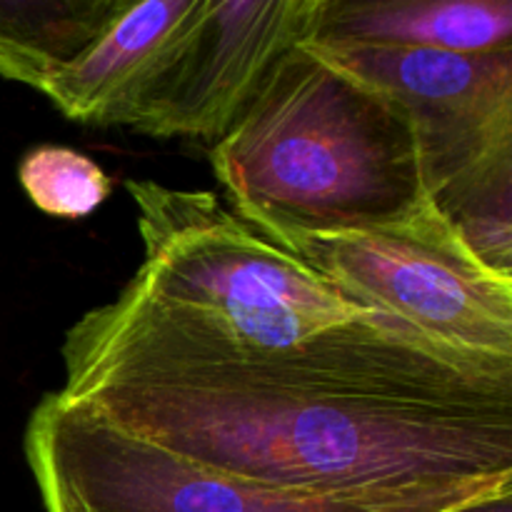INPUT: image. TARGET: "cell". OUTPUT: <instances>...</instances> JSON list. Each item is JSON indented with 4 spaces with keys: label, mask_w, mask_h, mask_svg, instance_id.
I'll use <instances>...</instances> for the list:
<instances>
[{
    "label": "cell",
    "mask_w": 512,
    "mask_h": 512,
    "mask_svg": "<svg viewBox=\"0 0 512 512\" xmlns=\"http://www.w3.org/2000/svg\"><path fill=\"white\" fill-rule=\"evenodd\" d=\"M60 393L173 453L288 493L445 512L512 490V398L198 343L115 298L63 343Z\"/></svg>",
    "instance_id": "cell-1"
},
{
    "label": "cell",
    "mask_w": 512,
    "mask_h": 512,
    "mask_svg": "<svg viewBox=\"0 0 512 512\" xmlns=\"http://www.w3.org/2000/svg\"><path fill=\"white\" fill-rule=\"evenodd\" d=\"M210 165L235 215L270 240L393 228L430 203L408 110L300 43L255 85Z\"/></svg>",
    "instance_id": "cell-2"
},
{
    "label": "cell",
    "mask_w": 512,
    "mask_h": 512,
    "mask_svg": "<svg viewBox=\"0 0 512 512\" xmlns=\"http://www.w3.org/2000/svg\"><path fill=\"white\" fill-rule=\"evenodd\" d=\"M125 190L143 240L128 288L190 333L240 353L300 355L358 330L403 325L355 303L210 190L155 180H128Z\"/></svg>",
    "instance_id": "cell-3"
},
{
    "label": "cell",
    "mask_w": 512,
    "mask_h": 512,
    "mask_svg": "<svg viewBox=\"0 0 512 512\" xmlns=\"http://www.w3.org/2000/svg\"><path fill=\"white\" fill-rule=\"evenodd\" d=\"M25 458L45 512H383L223 473L60 390L30 413Z\"/></svg>",
    "instance_id": "cell-4"
},
{
    "label": "cell",
    "mask_w": 512,
    "mask_h": 512,
    "mask_svg": "<svg viewBox=\"0 0 512 512\" xmlns=\"http://www.w3.org/2000/svg\"><path fill=\"white\" fill-rule=\"evenodd\" d=\"M363 308L423 338L488 360H512V280L460 243L433 200L393 228L273 240Z\"/></svg>",
    "instance_id": "cell-5"
},
{
    "label": "cell",
    "mask_w": 512,
    "mask_h": 512,
    "mask_svg": "<svg viewBox=\"0 0 512 512\" xmlns=\"http://www.w3.org/2000/svg\"><path fill=\"white\" fill-rule=\"evenodd\" d=\"M408 110L428 193L512 150V50L425 45H305Z\"/></svg>",
    "instance_id": "cell-6"
},
{
    "label": "cell",
    "mask_w": 512,
    "mask_h": 512,
    "mask_svg": "<svg viewBox=\"0 0 512 512\" xmlns=\"http://www.w3.org/2000/svg\"><path fill=\"white\" fill-rule=\"evenodd\" d=\"M303 0H208L183 48L130 103L120 125L153 138L215 143L293 48Z\"/></svg>",
    "instance_id": "cell-7"
},
{
    "label": "cell",
    "mask_w": 512,
    "mask_h": 512,
    "mask_svg": "<svg viewBox=\"0 0 512 512\" xmlns=\"http://www.w3.org/2000/svg\"><path fill=\"white\" fill-rule=\"evenodd\" d=\"M208 0H95L85 48L53 73L43 95L68 120L120 125L140 90L173 60Z\"/></svg>",
    "instance_id": "cell-8"
},
{
    "label": "cell",
    "mask_w": 512,
    "mask_h": 512,
    "mask_svg": "<svg viewBox=\"0 0 512 512\" xmlns=\"http://www.w3.org/2000/svg\"><path fill=\"white\" fill-rule=\"evenodd\" d=\"M300 45L512 50V0H303Z\"/></svg>",
    "instance_id": "cell-9"
},
{
    "label": "cell",
    "mask_w": 512,
    "mask_h": 512,
    "mask_svg": "<svg viewBox=\"0 0 512 512\" xmlns=\"http://www.w3.org/2000/svg\"><path fill=\"white\" fill-rule=\"evenodd\" d=\"M95 0H0V78L43 93L85 48Z\"/></svg>",
    "instance_id": "cell-10"
},
{
    "label": "cell",
    "mask_w": 512,
    "mask_h": 512,
    "mask_svg": "<svg viewBox=\"0 0 512 512\" xmlns=\"http://www.w3.org/2000/svg\"><path fill=\"white\" fill-rule=\"evenodd\" d=\"M430 200L480 265L512 280V150L455 175Z\"/></svg>",
    "instance_id": "cell-11"
},
{
    "label": "cell",
    "mask_w": 512,
    "mask_h": 512,
    "mask_svg": "<svg viewBox=\"0 0 512 512\" xmlns=\"http://www.w3.org/2000/svg\"><path fill=\"white\" fill-rule=\"evenodd\" d=\"M30 203L63 220L88 218L110 195V178L85 153L63 145H38L18 165Z\"/></svg>",
    "instance_id": "cell-12"
},
{
    "label": "cell",
    "mask_w": 512,
    "mask_h": 512,
    "mask_svg": "<svg viewBox=\"0 0 512 512\" xmlns=\"http://www.w3.org/2000/svg\"><path fill=\"white\" fill-rule=\"evenodd\" d=\"M445 512H512V490L503 493H490L483 498H473L468 503H460Z\"/></svg>",
    "instance_id": "cell-13"
}]
</instances>
